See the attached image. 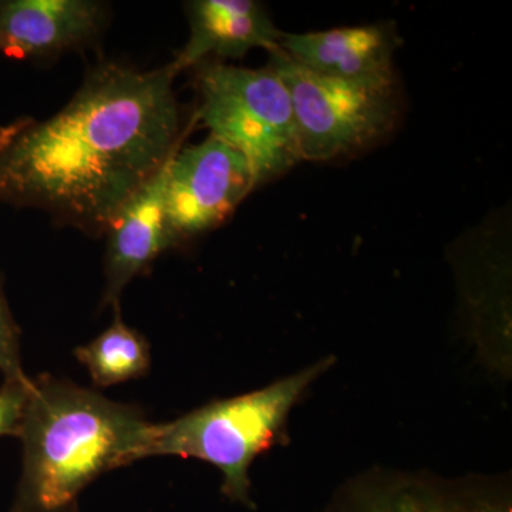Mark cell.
I'll use <instances>...</instances> for the list:
<instances>
[{
    "instance_id": "9c48e42d",
    "label": "cell",
    "mask_w": 512,
    "mask_h": 512,
    "mask_svg": "<svg viewBox=\"0 0 512 512\" xmlns=\"http://www.w3.org/2000/svg\"><path fill=\"white\" fill-rule=\"evenodd\" d=\"M173 158V157H171ZM121 207L107 228L103 305L119 308L121 293L158 255L174 248L165 217L168 165Z\"/></svg>"
},
{
    "instance_id": "6da1fadb",
    "label": "cell",
    "mask_w": 512,
    "mask_h": 512,
    "mask_svg": "<svg viewBox=\"0 0 512 512\" xmlns=\"http://www.w3.org/2000/svg\"><path fill=\"white\" fill-rule=\"evenodd\" d=\"M171 64L94 66L46 120L0 127V204L45 211L60 225L106 234L124 204L153 180L183 138Z\"/></svg>"
},
{
    "instance_id": "3957f363",
    "label": "cell",
    "mask_w": 512,
    "mask_h": 512,
    "mask_svg": "<svg viewBox=\"0 0 512 512\" xmlns=\"http://www.w3.org/2000/svg\"><path fill=\"white\" fill-rule=\"evenodd\" d=\"M333 363V357L319 360L262 389L215 400L170 423L154 424L143 458L177 456L212 464L224 476L222 495L254 508L249 468L262 453L288 443L289 414Z\"/></svg>"
},
{
    "instance_id": "277c9868",
    "label": "cell",
    "mask_w": 512,
    "mask_h": 512,
    "mask_svg": "<svg viewBox=\"0 0 512 512\" xmlns=\"http://www.w3.org/2000/svg\"><path fill=\"white\" fill-rule=\"evenodd\" d=\"M198 120L251 165L256 187L302 161L291 97L268 66L222 62L195 67Z\"/></svg>"
},
{
    "instance_id": "5b68a950",
    "label": "cell",
    "mask_w": 512,
    "mask_h": 512,
    "mask_svg": "<svg viewBox=\"0 0 512 512\" xmlns=\"http://www.w3.org/2000/svg\"><path fill=\"white\" fill-rule=\"evenodd\" d=\"M269 69L291 97L302 160L329 161L380 140L397 120L396 86L349 82L313 72L284 50Z\"/></svg>"
},
{
    "instance_id": "4fadbf2b",
    "label": "cell",
    "mask_w": 512,
    "mask_h": 512,
    "mask_svg": "<svg viewBox=\"0 0 512 512\" xmlns=\"http://www.w3.org/2000/svg\"><path fill=\"white\" fill-rule=\"evenodd\" d=\"M0 372L8 382L28 383L20 355V330L10 311L0 276Z\"/></svg>"
},
{
    "instance_id": "7a4b0ae2",
    "label": "cell",
    "mask_w": 512,
    "mask_h": 512,
    "mask_svg": "<svg viewBox=\"0 0 512 512\" xmlns=\"http://www.w3.org/2000/svg\"><path fill=\"white\" fill-rule=\"evenodd\" d=\"M154 423L73 382L32 379L20 421L23 468L9 512H76L101 474L143 460Z\"/></svg>"
},
{
    "instance_id": "7c38bea8",
    "label": "cell",
    "mask_w": 512,
    "mask_h": 512,
    "mask_svg": "<svg viewBox=\"0 0 512 512\" xmlns=\"http://www.w3.org/2000/svg\"><path fill=\"white\" fill-rule=\"evenodd\" d=\"M74 356L86 367L97 387L140 379L147 375L151 366L150 343L138 330L124 323L119 308L110 328L74 350Z\"/></svg>"
},
{
    "instance_id": "ba28073f",
    "label": "cell",
    "mask_w": 512,
    "mask_h": 512,
    "mask_svg": "<svg viewBox=\"0 0 512 512\" xmlns=\"http://www.w3.org/2000/svg\"><path fill=\"white\" fill-rule=\"evenodd\" d=\"M107 20L109 6L94 0H0V55L42 60L84 49Z\"/></svg>"
},
{
    "instance_id": "5bb4252c",
    "label": "cell",
    "mask_w": 512,
    "mask_h": 512,
    "mask_svg": "<svg viewBox=\"0 0 512 512\" xmlns=\"http://www.w3.org/2000/svg\"><path fill=\"white\" fill-rule=\"evenodd\" d=\"M30 383L8 382L0 389V437H18L20 421L30 389Z\"/></svg>"
},
{
    "instance_id": "8fae6325",
    "label": "cell",
    "mask_w": 512,
    "mask_h": 512,
    "mask_svg": "<svg viewBox=\"0 0 512 512\" xmlns=\"http://www.w3.org/2000/svg\"><path fill=\"white\" fill-rule=\"evenodd\" d=\"M190 37L171 67L175 73L202 63L242 59L252 49H279L284 33L255 0H191L184 5Z\"/></svg>"
},
{
    "instance_id": "52a82bcc",
    "label": "cell",
    "mask_w": 512,
    "mask_h": 512,
    "mask_svg": "<svg viewBox=\"0 0 512 512\" xmlns=\"http://www.w3.org/2000/svg\"><path fill=\"white\" fill-rule=\"evenodd\" d=\"M323 512H512L510 488L484 478L373 473L340 488Z\"/></svg>"
},
{
    "instance_id": "8992f818",
    "label": "cell",
    "mask_w": 512,
    "mask_h": 512,
    "mask_svg": "<svg viewBox=\"0 0 512 512\" xmlns=\"http://www.w3.org/2000/svg\"><path fill=\"white\" fill-rule=\"evenodd\" d=\"M256 188L247 158L214 136L178 148L168 165L165 217L174 247L220 227Z\"/></svg>"
},
{
    "instance_id": "30bf717a",
    "label": "cell",
    "mask_w": 512,
    "mask_h": 512,
    "mask_svg": "<svg viewBox=\"0 0 512 512\" xmlns=\"http://www.w3.org/2000/svg\"><path fill=\"white\" fill-rule=\"evenodd\" d=\"M393 25L355 26L308 33H284L282 50L313 72L349 82L396 86Z\"/></svg>"
}]
</instances>
